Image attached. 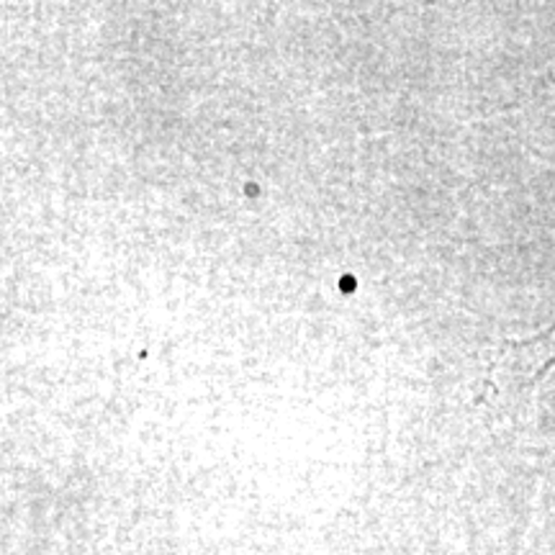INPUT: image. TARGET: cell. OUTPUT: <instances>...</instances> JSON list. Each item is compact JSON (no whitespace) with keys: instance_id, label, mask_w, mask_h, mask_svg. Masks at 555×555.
<instances>
[{"instance_id":"cell-1","label":"cell","mask_w":555,"mask_h":555,"mask_svg":"<svg viewBox=\"0 0 555 555\" xmlns=\"http://www.w3.org/2000/svg\"><path fill=\"white\" fill-rule=\"evenodd\" d=\"M512 350L525 360V367H532V378H540L555 365V327L532 343L512 345Z\"/></svg>"}]
</instances>
